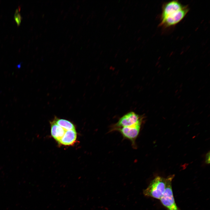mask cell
I'll list each match as a JSON object with an SVG mask.
<instances>
[{"mask_svg":"<svg viewBox=\"0 0 210 210\" xmlns=\"http://www.w3.org/2000/svg\"><path fill=\"white\" fill-rule=\"evenodd\" d=\"M189 10L188 5H183L178 0L164 3L159 26L166 29L175 26L183 19Z\"/></svg>","mask_w":210,"mask_h":210,"instance_id":"6da1fadb","label":"cell"},{"mask_svg":"<svg viewBox=\"0 0 210 210\" xmlns=\"http://www.w3.org/2000/svg\"><path fill=\"white\" fill-rule=\"evenodd\" d=\"M166 181V178L159 176H156L144 191V195L160 200L165 190Z\"/></svg>","mask_w":210,"mask_h":210,"instance_id":"7a4b0ae2","label":"cell"},{"mask_svg":"<svg viewBox=\"0 0 210 210\" xmlns=\"http://www.w3.org/2000/svg\"><path fill=\"white\" fill-rule=\"evenodd\" d=\"M174 176V175H170L166 178L165 190L160 200L162 204L168 210H181L176 204L172 190V182Z\"/></svg>","mask_w":210,"mask_h":210,"instance_id":"3957f363","label":"cell"},{"mask_svg":"<svg viewBox=\"0 0 210 210\" xmlns=\"http://www.w3.org/2000/svg\"><path fill=\"white\" fill-rule=\"evenodd\" d=\"M141 120L139 116L135 113L131 112L125 115L121 118L118 122L111 128L113 131L117 128L134 126L141 124Z\"/></svg>","mask_w":210,"mask_h":210,"instance_id":"277c9868","label":"cell"},{"mask_svg":"<svg viewBox=\"0 0 210 210\" xmlns=\"http://www.w3.org/2000/svg\"><path fill=\"white\" fill-rule=\"evenodd\" d=\"M141 125V124H140L132 126L120 127L114 131H118L124 138L130 141L133 146L136 148L135 141L140 132Z\"/></svg>","mask_w":210,"mask_h":210,"instance_id":"5b68a950","label":"cell"},{"mask_svg":"<svg viewBox=\"0 0 210 210\" xmlns=\"http://www.w3.org/2000/svg\"><path fill=\"white\" fill-rule=\"evenodd\" d=\"M76 138L77 133L75 130H67L59 143L64 145H72L74 143Z\"/></svg>","mask_w":210,"mask_h":210,"instance_id":"8992f818","label":"cell"},{"mask_svg":"<svg viewBox=\"0 0 210 210\" xmlns=\"http://www.w3.org/2000/svg\"><path fill=\"white\" fill-rule=\"evenodd\" d=\"M50 124L51 135L59 142L64 135L66 131L55 123L53 121L50 122Z\"/></svg>","mask_w":210,"mask_h":210,"instance_id":"52a82bcc","label":"cell"},{"mask_svg":"<svg viewBox=\"0 0 210 210\" xmlns=\"http://www.w3.org/2000/svg\"><path fill=\"white\" fill-rule=\"evenodd\" d=\"M53 121L66 131L75 130L74 124L68 120L55 117Z\"/></svg>","mask_w":210,"mask_h":210,"instance_id":"ba28073f","label":"cell"},{"mask_svg":"<svg viewBox=\"0 0 210 210\" xmlns=\"http://www.w3.org/2000/svg\"><path fill=\"white\" fill-rule=\"evenodd\" d=\"M20 9V7L17 8L16 10L14 15V20L18 25L20 24L22 19L21 15L19 12Z\"/></svg>","mask_w":210,"mask_h":210,"instance_id":"9c48e42d","label":"cell"},{"mask_svg":"<svg viewBox=\"0 0 210 210\" xmlns=\"http://www.w3.org/2000/svg\"><path fill=\"white\" fill-rule=\"evenodd\" d=\"M205 162L207 164L210 163V152L209 151L206 155Z\"/></svg>","mask_w":210,"mask_h":210,"instance_id":"30bf717a","label":"cell"},{"mask_svg":"<svg viewBox=\"0 0 210 210\" xmlns=\"http://www.w3.org/2000/svg\"><path fill=\"white\" fill-rule=\"evenodd\" d=\"M108 11H107L105 13V15H104V18H106V16L107 15H108Z\"/></svg>","mask_w":210,"mask_h":210,"instance_id":"8fae6325","label":"cell"},{"mask_svg":"<svg viewBox=\"0 0 210 210\" xmlns=\"http://www.w3.org/2000/svg\"><path fill=\"white\" fill-rule=\"evenodd\" d=\"M115 18L116 17L115 16H112V17L111 18V19L112 21H113L115 20Z\"/></svg>","mask_w":210,"mask_h":210,"instance_id":"7c38bea8","label":"cell"},{"mask_svg":"<svg viewBox=\"0 0 210 210\" xmlns=\"http://www.w3.org/2000/svg\"><path fill=\"white\" fill-rule=\"evenodd\" d=\"M121 24L119 25L118 27V28H117L118 29H119L121 27Z\"/></svg>","mask_w":210,"mask_h":210,"instance_id":"4fadbf2b","label":"cell"},{"mask_svg":"<svg viewBox=\"0 0 210 210\" xmlns=\"http://www.w3.org/2000/svg\"><path fill=\"white\" fill-rule=\"evenodd\" d=\"M141 37H139L137 39V41H139L141 38Z\"/></svg>","mask_w":210,"mask_h":210,"instance_id":"5bb4252c","label":"cell"},{"mask_svg":"<svg viewBox=\"0 0 210 210\" xmlns=\"http://www.w3.org/2000/svg\"><path fill=\"white\" fill-rule=\"evenodd\" d=\"M125 8V6H123L121 9V11H123Z\"/></svg>","mask_w":210,"mask_h":210,"instance_id":"9a60e30c","label":"cell"},{"mask_svg":"<svg viewBox=\"0 0 210 210\" xmlns=\"http://www.w3.org/2000/svg\"><path fill=\"white\" fill-rule=\"evenodd\" d=\"M125 16V13L123 14V19Z\"/></svg>","mask_w":210,"mask_h":210,"instance_id":"2e32d148","label":"cell"},{"mask_svg":"<svg viewBox=\"0 0 210 210\" xmlns=\"http://www.w3.org/2000/svg\"><path fill=\"white\" fill-rule=\"evenodd\" d=\"M127 16H125L124 17V18H123L124 20H125L127 19Z\"/></svg>","mask_w":210,"mask_h":210,"instance_id":"e0dca14e","label":"cell"},{"mask_svg":"<svg viewBox=\"0 0 210 210\" xmlns=\"http://www.w3.org/2000/svg\"><path fill=\"white\" fill-rule=\"evenodd\" d=\"M136 48H137V47H136V46H135V47H134V48L133 50H134V51L135 50H136Z\"/></svg>","mask_w":210,"mask_h":210,"instance_id":"ac0fdd59","label":"cell"},{"mask_svg":"<svg viewBox=\"0 0 210 210\" xmlns=\"http://www.w3.org/2000/svg\"><path fill=\"white\" fill-rule=\"evenodd\" d=\"M127 0H125L124 2V4H125L127 2Z\"/></svg>","mask_w":210,"mask_h":210,"instance_id":"d6986e66","label":"cell"},{"mask_svg":"<svg viewBox=\"0 0 210 210\" xmlns=\"http://www.w3.org/2000/svg\"><path fill=\"white\" fill-rule=\"evenodd\" d=\"M126 25H125L123 27V29H125V28H126Z\"/></svg>","mask_w":210,"mask_h":210,"instance_id":"ffe728a7","label":"cell"},{"mask_svg":"<svg viewBox=\"0 0 210 210\" xmlns=\"http://www.w3.org/2000/svg\"><path fill=\"white\" fill-rule=\"evenodd\" d=\"M121 34V32L119 33L118 35V36H119Z\"/></svg>","mask_w":210,"mask_h":210,"instance_id":"44dd1931","label":"cell"},{"mask_svg":"<svg viewBox=\"0 0 210 210\" xmlns=\"http://www.w3.org/2000/svg\"><path fill=\"white\" fill-rule=\"evenodd\" d=\"M108 26H109V24H107L106 25V28L108 27Z\"/></svg>","mask_w":210,"mask_h":210,"instance_id":"7402d4cb","label":"cell"},{"mask_svg":"<svg viewBox=\"0 0 210 210\" xmlns=\"http://www.w3.org/2000/svg\"><path fill=\"white\" fill-rule=\"evenodd\" d=\"M120 49H118L117 51V53L120 51Z\"/></svg>","mask_w":210,"mask_h":210,"instance_id":"603a6c76","label":"cell"},{"mask_svg":"<svg viewBox=\"0 0 210 210\" xmlns=\"http://www.w3.org/2000/svg\"><path fill=\"white\" fill-rule=\"evenodd\" d=\"M103 50L101 51L100 52V53H99L100 54H102V53H103Z\"/></svg>","mask_w":210,"mask_h":210,"instance_id":"cb8c5ba5","label":"cell"},{"mask_svg":"<svg viewBox=\"0 0 210 210\" xmlns=\"http://www.w3.org/2000/svg\"><path fill=\"white\" fill-rule=\"evenodd\" d=\"M118 53H116L115 54V57H117V55H118Z\"/></svg>","mask_w":210,"mask_h":210,"instance_id":"d4e9b609","label":"cell"},{"mask_svg":"<svg viewBox=\"0 0 210 210\" xmlns=\"http://www.w3.org/2000/svg\"><path fill=\"white\" fill-rule=\"evenodd\" d=\"M107 7V6H105V7H104V10H105L106 8Z\"/></svg>","mask_w":210,"mask_h":210,"instance_id":"484cf974","label":"cell"},{"mask_svg":"<svg viewBox=\"0 0 210 210\" xmlns=\"http://www.w3.org/2000/svg\"><path fill=\"white\" fill-rule=\"evenodd\" d=\"M138 4V2H136L135 4V6H136Z\"/></svg>","mask_w":210,"mask_h":210,"instance_id":"4316f807","label":"cell"},{"mask_svg":"<svg viewBox=\"0 0 210 210\" xmlns=\"http://www.w3.org/2000/svg\"><path fill=\"white\" fill-rule=\"evenodd\" d=\"M111 18H109L108 20V22L110 20H111Z\"/></svg>","mask_w":210,"mask_h":210,"instance_id":"83f0119b","label":"cell"},{"mask_svg":"<svg viewBox=\"0 0 210 210\" xmlns=\"http://www.w3.org/2000/svg\"><path fill=\"white\" fill-rule=\"evenodd\" d=\"M116 36V34H114L113 36V38H114Z\"/></svg>","mask_w":210,"mask_h":210,"instance_id":"f1b7e54d","label":"cell"},{"mask_svg":"<svg viewBox=\"0 0 210 210\" xmlns=\"http://www.w3.org/2000/svg\"><path fill=\"white\" fill-rule=\"evenodd\" d=\"M129 31V29H127L126 31V32L127 33Z\"/></svg>","mask_w":210,"mask_h":210,"instance_id":"f546056e","label":"cell"},{"mask_svg":"<svg viewBox=\"0 0 210 210\" xmlns=\"http://www.w3.org/2000/svg\"><path fill=\"white\" fill-rule=\"evenodd\" d=\"M140 29H138V30H137V33H139V31H140Z\"/></svg>","mask_w":210,"mask_h":210,"instance_id":"4dcf8cb0","label":"cell"},{"mask_svg":"<svg viewBox=\"0 0 210 210\" xmlns=\"http://www.w3.org/2000/svg\"><path fill=\"white\" fill-rule=\"evenodd\" d=\"M96 42L94 43V45H93V46L94 47V46H95V45H96Z\"/></svg>","mask_w":210,"mask_h":210,"instance_id":"1f68e13d","label":"cell"},{"mask_svg":"<svg viewBox=\"0 0 210 210\" xmlns=\"http://www.w3.org/2000/svg\"><path fill=\"white\" fill-rule=\"evenodd\" d=\"M132 52V50H130V51L129 52V54H130V53Z\"/></svg>","mask_w":210,"mask_h":210,"instance_id":"d6a6232c","label":"cell"},{"mask_svg":"<svg viewBox=\"0 0 210 210\" xmlns=\"http://www.w3.org/2000/svg\"><path fill=\"white\" fill-rule=\"evenodd\" d=\"M134 15H133L132 17V18H131L132 19H133L134 18Z\"/></svg>","mask_w":210,"mask_h":210,"instance_id":"836d02e7","label":"cell"},{"mask_svg":"<svg viewBox=\"0 0 210 210\" xmlns=\"http://www.w3.org/2000/svg\"><path fill=\"white\" fill-rule=\"evenodd\" d=\"M136 38V36H134V38H133V40H134Z\"/></svg>","mask_w":210,"mask_h":210,"instance_id":"e575fe53","label":"cell"},{"mask_svg":"<svg viewBox=\"0 0 210 210\" xmlns=\"http://www.w3.org/2000/svg\"><path fill=\"white\" fill-rule=\"evenodd\" d=\"M112 50V49L111 48V49H110V50H109V52H111Z\"/></svg>","mask_w":210,"mask_h":210,"instance_id":"d590c367","label":"cell"},{"mask_svg":"<svg viewBox=\"0 0 210 210\" xmlns=\"http://www.w3.org/2000/svg\"><path fill=\"white\" fill-rule=\"evenodd\" d=\"M135 10H136V8H135L133 9V11H134Z\"/></svg>","mask_w":210,"mask_h":210,"instance_id":"8d00e7d4","label":"cell"},{"mask_svg":"<svg viewBox=\"0 0 210 210\" xmlns=\"http://www.w3.org/2000/svg\"><path fill=\"white\" fill-rule=\"evenodd\" d=\"M131 48V47H130L128 49V50H130Z\"/></svg>","mask_w":210,"mask_h":210,"instance_id":"74e56055","label":"cell"},{"mask_svg":"<svg viewBox=\"0 0 210 210\" xmlns=\"http://www.w3.org/2000/svg\"><path fill=\"white\" fill-rule=\"evenodd\" d=\"M99 24H98L97 25V27H99Z\"/></svg>","mask_w":210,"mask_h":210,"instance_id":"f35d334b","label":"cell"},{"mask_svg":"<svg viewBox=\"0 0 210 210\" xmlns=\"http://www.w3.org/2000/svg\"><path fill=\"white\" fill-rule=\"evenodd\" d=\"M101 45H99V46H98V48H99L101 47Z\"/></svg>","mask_w":210,"mask_h":210,"instance_id":"ab89813d","label":"cell"},{"mask_svg":"<svg viewBox=\"0 0 210 210\" xmlns=\"http://www.w3.org/2000/svg\"><path fill=\"white\" fill-rule=\"evenodd\" d=\"M127 51H126L125 52V54H126L127 53Z\"/></svg>","mask_w":210,"mask_h":210,"instance_id":"60d3db41","label":"cell"},{"mask_svg":"<svg viewBox=\"0 0 210 210\" xmlns=\"http://www.w3.org/2000/svg\"><path fill=\"white\" fill-rule=\"evenodd\" d=\"M136 32H137L136 31H135L134 32V34H135V33Z\"/></svg>","mask_w":210,"mask_h":210,"instance_id":"b9f144b4","label":"cell"},{"mask_svg":"<svg viewBox=\"0 0 210 210\" xmlns=\"http://www.w3.org/2000/svg\"><path fill=\"white\" fill-rule=\"evenodd\" d=\"M127 43V42H126L125 43V44H126Z\"/></svg>","mask_w":210,"mask_h":210,"instance_id":"7bdbcfd3","label":"cell"},{"mask_svg":"<svg viewBox=\"0 0 210 210\" xmlns=\"http://www.w3.org/2000/svg\"><path fill=\"white\" fill-rule=\"evenodd\" d=\"M123 52V51H121L120 52V53H122V52Z\"/></svg>","mask_w":210,"mask_h":210,"instance_id":"ee69618b","label":"cell"}]
</instances>
